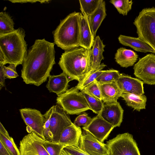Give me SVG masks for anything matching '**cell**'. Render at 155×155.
Returning a JSON list of instances; mask_svg holds the SVG:
<instances>
[{"mask_svg":"<svg viewBox=\"0 0 155 155\" xmlns=\"http://www.w3.org/2000/svg\"><path fill=\"white\" fill-rule=\"evenodd\" d=\"M54 45L45 39H38L28 51L21 73L26 84L39 86L46 81L55 63Z\"/></svg>","mask_w":155,"mask_h":155,"instance_id":"6da1fadb","label":"cell"},{"mask_svg":"<svg viewBox=\"0 0 155 155\" xmlns=\"http://www.w3.org/2000/svg\"><path fill=\"white\" fill-rule=\"evenodd\" d=\"M91 50L79 47L65 51L61 55L58 64L71 81L79 82L90 71Z\"/></svg>","mask_w":155,"mask_h":155,"instance_id":"7a4b0ae2","label":"cell"},{"mask_svg":"<svg viewBox=\"0 0 155 155\" xmlns=\"http://www.w3.org/2000/svg\"><path fill=\"white\" fill-rule=\"evenodd\" d=\"M25 36V31L21 28L0 35V54L3 57L5 64H12L16 67L22 64L28 51Z\"/></svg>","mask_w":155,"mask_h":155,"instance_id":"3957f363","label":"cell"},{"mask_svg":"<svg viewBox=\"0 0 155 155\" xmlns=\"http://www.w3.org/2000/svg\"><path fill=\"white\" fill-rule=\"evenodd\" d=\"M81 13L74 12L61 21L53 32L54 43L65 51L80 47Z\"/></svg>","mask_w":155,"mask_h":155,"instance_id":"277c9868","label":"cell"},{"mask_svg":"<svg viewBox=\"0 0 155 155\" xmlns=\"http://www.w3.org/2000/svg\"><path fill=\"white\" fill-rule=\"evenodd\" d=\"M133 24L136 28L138 38L155 51V8L143 9Z\"/></svg>","mask_w":155,"mask_h":155,"instance_id":"5b68a950","label":"cell"},{"mask_svg":"<svg viewBox=\"0 0 155 155\" xmlns=\"http://www.w3.org/2000/svg\"><path fill=\"white\" fill-rule=\"evenodd\" d=\"M79 90L75 86L58 95L57 104L68 114L78 115L90 110L84 97Z\"/></svg>","mask_w":155,"mask_h":155,"instance_id":"8992f818","label":"cell"},{"mask_svg":"<svg viewBox=\"0 0 155 155\" xmlns=\"http://www.w3.org/2000/svg\"><path fill=\"white\" fill-rule=\"evenodd\" d=\"M106 144L109 155H140L133 136L128 133L117 135Z\"/></svg>","mask_w":155,"mask_h":155,"instance_id":"52a82bcc","label":"cell"},{"mask_svg":"<svg viewBox=\"0 0 155 155\" xmlns=\"http://www.w3.org/2000/svg\"><path fill=\"white\" fill-rule=\"evenodd\" d=\"M133 69L134 75L144 83L155 84V54H148L140 58Z\"/></svg>","mask_w":155,"mask_h":155,"instance_id":"ba28073f","label":"cell"},{"mask_svg":"<svg viewBox=\"0 0 155 155\" xmlns=\"http://www.w3.org/2000/svg\"><path fill=\"white\" fill-rule=\"evenodd\" d=\"M21 117L26 125L29 133L34 132L46 140L44 134V126L45 119L38 110L31 108H24L19 110Z\"/></svg>","mask_w":155,"mask_h":155,"instance_id":"9c48e42d","label":"cell"},{"mask_svg":"<svg viewBox=\"0 0 155 155\" xmlns=\"http://www.w3.org/2000/svg\"><path fill=\"white\" fill-rule=\"evenodd\" d=\"M50 118V127L53 135L52 141L59 142L63 130L72 124L69 116L59 104L52 106Z\"/></svg>","mask_w":155,"mask_h":155,"instance_id":"30bf717a","label":"cell"},{"mask_svg":"<svg viewBox=\"0 0 155 155\" xmlns=\"http://www.w3.org/2000/svg\"><path fill=\"white\" fill-rule=\"evenodd\" d=\"M45 141L34 132L29 133L20 141V155H49L44 146Z\"/></svg>","mask_w":155,"mask_h":155,"instance_id":"8fae6325","label":"cell"},{"mask_svg":"<svg viewBox=\"0 0 155 155\" xmlns=\"http://www.w3.org/2000/svg\"><path fill=\"white\" fill-rule=\"evenodd\" d=\"M114 127L104 120L99 114L92 118L89 124L83 127V129L88 132L101 143L108 137Z\"/></svg>","mask_w":155,"mask_h":155,"instance_id":"7c38bea8","label":"cell"},{"mask_svg":"<svg viewBox=\"0 0 155 155\" xmlns=\"http://www.w3.org/2000/svg\"><path fill=\"white\" fill-rule=\"evenodd\" d=\"M79 147L90 155H109L106 144L101 142L83 130L80 138Z\"/></svg>","mask_w":155,"mask_h":155,"instance_id":"4fadbf2b","label":"cell"},{"mask_svg":"<svg viewBox=\"0 0 155 155\" xmlns=\"http://www.w3.org/2000/svg\"><path fill=\"white\" fill-rule=\"evenodd\" d=\"M124 110L120 103L104 104L99 114L114 127H119L123 121Z\"/></svg>","mask_w":155,"mask_h":155,"instance_id":"5bb4252c","label":"cell"},{"mask_svg":"<svg viewBox=\"0 0 155 155\" xmlns=\"http://www.w3.org/2000/svg\"><path fill=\"white\" fill-rule=\"evenodd\" d=\"M123 93L143 95L144 93L143 82L140 79L124 74H120L116 81Z\"/></svg>","mask_w":155,"mask_h":155,"instance_id":"9a60e30c","label":"cell"},{"mask_svg":"<svg viewBox=\"0 0 155 155\" xmlns=\"http://www.w3.org/2000/svg\"><path fill=\"white\" fill-rule=\"evenodd\" d=\"M99 84L101 92L102 101L106 104L117 103L122 92L116 82Z\"/></svg>","mask_w":155,"mask_h":155,"instance_id":"2e32d148","label":"cell"},{"mask_svg":"<svg viewBox=\"0 0 155 155\" xmlns=\"http://www.w3.org/2000/svg\"><path fill=\"white\" fill-rule=\"evenodd\" d=\"M87 17L81 13L79 28V45L80 47L91 49L94 41Z\"/></svg>","mask_w":155,"mask_h":155,"instance_id":"e0dca14e","label":"cell"},{"mask_svg":"<svg viewBox=\"0 0 155 155\" xmlns=\"http://www.w3.org/2000/svg\"><path fill=\"white\" fill-rule=\"evenodd\" d=\"M82 131L80 127L73 124L66 127L61 134L59 142L67 147H79V141Z\"/></svg>","mask_w":155,"mask_h":155,"instance_id":"ac0fdd59","label":"cell"},{"mask_svg":"<svg viewBox=\"0 0 155 155\" xmlns=\"http://www.w3.org/2000/svg\"><path fill=\"white\" fill-rule=\"evenodd\" d=\"M48 78L46 87L50 92L54 93L58 95L68 90V83L71 80L64 72L58 75H50Z\"/></svg>","mask_w":155,"mask_h":155,"instance_id":"d6986e66","label":"cell"},{"mask_svg":"<svg viewBox=\"0 0 155 155\" xmlns=\"http://www.w3.org/2000/svg\"><path fill=\"white\" fill-rule=\"evenodd\" d=\"M118 39L121 44L129 47L136 51L144 53L150 52L155 54V51L150 46L138 38L120 35Z\"/></svg>","mask_w":155,"mask_h":155,"instance_id":"ffe728a7","label":"cell"},{"mask_svg":"<svg viewBox=\"0 0 155 155\" xmlns=\"http://www.w3.org/2000/svg\"><path fill=\"white\" fill-rule=\"evenodd\" d=\"M105 46L99 36H96L91 50L90 70L97 69L101 66V62L104 58L103 53Z\"/></svg>","mask_w":155,"mask_h":155,"instance_id":"44dd1931","label":"cell"},{"mask_svg":"<svg viewBox=\"0 0 155 155\" xmlns=\"http://www.w3.org/2000/svg\"><path fill=\"white\" fill-rule=\"evenodd\" d=\"M138 57V55L133 51L121 47L117 50L114 59L117 63L121 67L127 68L133 66Z\"/></svg>","mask_w":155,"mask_h":155,"instance_id":"7402d4cb","label":"cell"},{"mask_svg":"<svg viewBox=\"0 0 155 155\" xmlns=\"http://www.w3.org/2000/svg\"><path fill=\"white\" fill-rule=\"evenodd\" d=\"M107 15L105 2L101 0L96 9L88 17L89 25L94 38L97 30Z\"/></svg>","mask_w":155,"mask_h":155,"instance_id":"603a6c76","label":"cell"},{"mask_svg":"<svg viewBox=\"0 0 155 155\" xmlns=\"http://www.w3.org/2000/svg\"><path fill=\"white\" fill-rule=\"evenodd\" d=\"M125 101L127 105L138 111L145 109L147 101L144 95H137L134 94L123 93L121 96Z\"/></svg>","mask_w":155,"mask_h":155,"instance_id":"cb8c5ba5","label":"cell"},{"mask_svg":"<svg viewBox=\"0 0 155 155\" xmlns=\"http://www.w3.org/2000/svg\"><path fill=\"white\" fill-rule=\"evenodd\" d=\"M106 66V65L104 63H102L101 64V66L98 68L94 70H90L81 81L78 82V84L76 86V87L80 91L83 89L100 76L104 71L102 70Z\"/></svg>","mask_w":155,"mask_h":155,"instance_id":"d4e9b609","label":"cell"},{"mask_svg":"<svg viewBox=\"0 0 155 155\" xmlns=\"http://www.w3.org/2000/svg\"><path fill=\"white\" fill-rule=\"evenodd\" d=\"M14 23L10 15L6 12L0 13V35L12 32L15 29Z\"/></svg>","mask_w":155,"mask_h":155,"instance_id":"484cf974","label":"cell"},{"mask_svg":"<svg viewBox=\"0 0 155 155\" xmlns=\"http://www.w3.org/2000/svg\"><path fill=\"white\" fill-rule=\"evenodd\" d=\"M81 92L84 97L90 110L97 115L99 114L104 104L103 101L92 96L84 89L81 90Z\"/></svg>","mask_w":155,"mask_h":155,"instance_id":"4316f807","label":"cell"},{"mask_svg":"<svg viewBox=\"0 0 155 155\" xmlns=\"http://www.w3.org/2000/svg\"><path fill=\"white\" fill-rule=\"evenodd\" d=\"M101 0H79L82 14L88 17L98 7Z\"/></svg>","mask_w":155,"mask_h":155,"instance_id":"83f0119b","label":"cell"},{"mask_svg":"<svg viewBox=\"0 0 155 155\" xmlns=\"http://www.w3.org/2000/svg\"><path fill=\"white\" fill-rule=\"evenodd\" d=\"M110 2L116 8L118 12L123 15H127L131 9L132 0H111Z\"/></svg>","mask_w":155,"mask_h":155,"instance_id":"f1b7e54d","label":"cell"},{"mask_svg":"<svg viewBox=\"0 0 155 155\" xmlns=\"http://www.w3.org/2000/svg\"><path fill=\"white\" fill-rule=\"evenodd\" d=\"M120 74L119 71L114 69L104 70L96 80L99 83L116 82L119 78Z\"/></svg>","mask_w":155,"mask_h":155,"instance_id":"f546056e","label":"cell"},{"mask_svg":"<svg viewBox=\"0 0 155 155\" xmlns=\"http://www.w3.org/2000/svg\"><path fill=\"white\" fill-rule=\"evenodd\" d=\"M44 146L49 155H60L62 150L67 147L59 142L45 140Z\"/></svg>","mask_w":155,"mask_h":155,"instance_id":"4dcf8cb0","label":"cell"},{"mask_svg":"<svg viewBox=\"0 0 155 155\" xmlns=\"http://www.w3.org/2000/svg\"><path fill=\"white\" fill-rule=\"evenodd\" d=\"M0 141L3 144L12 155H20L19 149L12 137H8L0 133Z\"/></svg>","mask_w":155,"mask_h":155,"instance_id":"1f68e13d","label":"cell"},{"mask_svg":"<svg viewBox=\"0 0 155 155\" xmlns=\"http://www.w3.org/2000/svg\"><path fill=\"white\" fill-rule=\"evenodd\" d=\"M53 109L51 107L44 115L45 119V121L44 126V134L46 140L52 141L53 135L50 127V118Z\"/></svg>","mask_w":155,"mask_h":155,"instance_id":"d6a6232c","label":"cell"},{"mask_svg":"<svg viewBox=\"0 0 155 155\" xmlns=\"http://www.w3.org/2000/svg\"><path fill=\"white\" fill-rule=\"evenodd\" d=\"M83 89L98 100L102 101L101 92L99 84L96 80Z\"/></svg>","mask_w":155,"mask_h":155,"instance_id":"836d02e7","label":"cell"},{"mask_svg":"<svg viewBox=\"0 0 155 155\" xmlns=\"http://www.w3.org/2000/svg\"><path fill=\"white\" fill-rule=\"evenodd\" d=\"M92 119L88 116V114L84 112L76 117L73 124L77 127L81 126L86 127L89 124Z\"/></svg>","mask_w":155,"mask_h":155,"instance_id":"e575fe53","label":"cell"},{"mask_svg":"<svg viewBox=\"0 0 155 155\" xmlns=\"http://www.w3.org/2000/svg\"><path fill=\"white\" fill-rule=\"evenodd\" d=\"M16 67L12 64H9L8 66H3L4 71L6 78L12 79L18 76L16 71Z\"/></svg>","mask_w":155,"mask_h":155,"instance_id":"d590c367","label":"cell"},{"mask_svg":"<svg viewBox=\"0 0 155 155\" xmlns=\"http://www.w3.org/2000/svg\"><path fill=\"white\" fill-rule=\"evenodd\" d=\"M64 149L69 155H90L82 150L79 147L68 146Z\"/></svg>","mask_w":155,"mask_h":155,"instance_id":"8d00e7d4","label":"cell"},{"mask_svg":"<svg viewBox=\"0 0 155 155\" xmlns=\"http://www.w3.org/2000/svg\"><path fill=\"white\" fill-rule=\"evenodd\" d=\"M3 66L0 65V89L5 86L6 77L3 70Z\"/></svg>","mask_w":155,"mask_h":155,"instance_id":"74e56055","label":"cell"},{"mask_svg":"<svg viewBox=\"0 0 155 155\" xmlns=\"http://www.w3.org/2000/svg\"><path fill=\"white\" fill-rule=\"evenodd\" d=\"M12 3H35L37 2H39L41 3H48L51 2L50 0H9Z\"/></svg>","mask_w":155,"mask_h":155,"instance_id":"f35d334b","label":"cell"},{"mask_svg":"<svg viewBox=\"0 0 155 155\" xmlns=\"http://www.w3.org/2000/svg\"><path fill=\"white\" fill-rule=\"evenodd\" d=\"M0 155H12L1 141H0Z\"/></svg>","mask_w":155,"mask_h":155,"instance_id":"ab89813d","label":"cell"},{"mask_svg":"<svg viewBox=\"0 0 155 155\" xmlns=\"http://www.w3.org/2000/svg\"><path fill=\"white\" fill-rule=\"evenodd\" d=\"M0 133L8 137H10L9 135L8 132L5 128L1 122L0 123Z\"/></svg>","mask_w":155,"mask_h":155,"instance_id":"60d3db41","label":"cell"},{"mask_svg":"<svg viewBox=\"0 0 155 155\" xmlns=\"http://www.w3.org/2000/svg\"><path fill=\"white\" fill-rule=\"evenodd\" d=\"M60 155H69L63 149Z\"/></svg>","mask_w":155,"mask_h":155,"instance_id":"b9f144b4","label":"cell"}]
</instances>
